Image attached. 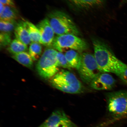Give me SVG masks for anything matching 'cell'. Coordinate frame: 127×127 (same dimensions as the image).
Masks as SVG:
<instances>
[{
  "mask_svg": "<svg viewBox=\"0 0 127 127\" xmlns=\"http://www.w3.org/2000/svg\"><path fill=\"white\" fill-rule=\"evenodd\" d=\"M92 41L94 55L100 71L102 73H112L116 74L123 62L104 42L97 39H94Z\"/></svg>",
  "mask_w": 127,
  "mask_h": 127,
  "instance_id": "cell-1",
  "label": "cell"
},
{
  "mask_svg": "<svg viewBox=\"0 0 127 127\" xmlns=\"http://www.w3.org/2000/svg\"><path fill=\"white\" fill-rule=\"evenodd\" d=\"M46 18L57 35L70 34L77 36L79 34L75 23L64 12L58 10L52 11L48 14Z\"/></svg>",
  "mask_w": 127,
  "mask_h": 127,
  "instance_id": "cell-2",
  "label": "cell"
},
{
  "mask_svg": "<svg viewBox=\"0 0 127 127\" xmlns=\"http://www.w3.org/2000/svg\"><path fill=\"white\" fill-rule=\"evenodd\" d=\"M50 82L55 88L65 93L77 94L84 91L83 86L77 77L70 71L65 70L59 71Z\"/></svg>",
  "mask_w": 127,
  "mask_h": 127,
  "instance_id": "cell-3",
  "label": "cell"
},
{
  "mask_svg": "<svg viewBox=\"0 0 127 127\" xmlns=\"http://www.w3.org/2000/svg\"><path fill=\"white\" fill-rule=\"evenodd\" d=\"M58 52L53 48H47L40 58L36 65V69L43 78H51L59 71L60 66L57 58Z\"/></svg>",
  "mask_w": 127,
  "mask_h": 127,
  "instance_id": "cell-4",
  "label": "cell"
},
{
  "mask_svg": "<svg viewBox=\"0 0 127 127\" xmlns=\"http://www.w3.org/2000/svg\"><path fill=\"white\" fill-rule=\"evenodd\" d=\"M107 96L108 111L115 120L127 118V91L112 92Z\"/></svg>",
  "mask_w": 127,
  "mask_h": 127,
  "instance_id": "cell-5",
  "label": "cell"
},
{
  "mask_svg": "<svg viewBox=\"0 0 127 127\" xmlns=\"http://www.w3.org/2000/svg\"><path fill=\"white\" fill-rule=\"evenodd\" d=\"M81 55L80 63L77 70L82 81L90 85L102 72L98 67L94 55L84 52Z\"/></svg>",
  "mask_w": 127,
  "mask_h": 127,
  "instance_id": "cell-6",
  "label": "cell"
},
{
  "mask_svg": "<svg viewBox=\"0 0 127 127\" xmlns=\"http://www.w3.org/2000/svg\"><path fill=\"white\" fill-rule=\"evenodd\" d=\"M52 46L53 49L62 52L70 49L78 52H82L88 49L87 43L77 36L67 34L57 35L55 37Z\"/></svg>",
  "mask_w": 127,
  "mask_h": 127,
  "instance_id": "cell-7",
  "label": "cell"
},
{
  "mask_svg": "<svg viewBox=\"0 0 127 127\" xmlns=\"http://www.w3.org/2000/svg\"><path fill=\"white\" fill-rule=\"evenodd\" d=\"M38 127H77L63 111L57 110Z\"/></svg>",
  "mask_w": 127,
  "mask_h": 127,
  "instance_id": "cell-8",
  "label": "cell"
},
{
  "mask_svg": "<svg viewBox=\"0 0 127 127\" xmlns=\"http://www.w3.org/2000/svg\"><path fill=\"white\" fill-rule=\"evenodd\" d=\"M116 80L107 73H101L90 84L94 89L98 90H109L115 86Z\"/></svg>",
  "mask_w": 127,
  "mask_h": 127,
  "instance_id": "cell-9",
  "label": "cell"
},
{
  "mask_svg": "<svg viewBox=\"0 0 127 127\" xmlns=\"http://www.w3.org/2000/svg\"><path fill=\"white\" fill-rule=\"evenodd\" d=\"M36 26L40 33V44L46 46H52L55 33L47 18L39 22Z\"/></svg>",
  "mask_w": 127,
  "mask_h": 127,
  "instance_id": "cell-10",
  "label": "cell"
},
{
  "mask_svg": "<svg viewBox=\"0 0 127 127\" xmlns=\"http://www.w3.org/2000/svg\"><path fill=\"white\" fill-rule=\"evenodd\" d=\"M16 38L28 45L31 44V41L29 34L25 26V22L21 21L17 23L14 30Z\"/></svg>",
  "mask_w": 127,
  "mask_h": 127,
  "instance_id": "cell-11",
  "label": "cell"
},
{
  "mask_svg": "<svg viewBox=\"0 0 127 127\" xmlns=\"http://www.w3.org/2000/svg\"><path fill=\"white\" fill-rule=\"evenodd\" d=\"M64 55L71 68L77 69L80 63L81 54L75 50H71L66 52Z\"/></svg>",
  "mask_w": 127,
  "mask_h": 127,
  "instance_id": "cell-12",
  "label": "cell"
},
{
  "mask_svg": "<svg viewBox=\"0 0 127 127\" xmlns=\"http://www.w3.org/2000/svg\"><path fill=\"white\" fill-rule=\"evenodd\" d=\"M13 58L23 65L28 68L32 67L33 60L29 53L26 52L14 55L12 56Z\"/></svg>",
  "mask_w": 127,
  "mask_h": 127,
  "instance_id": "cell-13",
  "label": "cell"
},
{
  "mask_svg": "<svg viewBox=\"0 0 127 127\" xmlns=\"http://www.w3.org/2000/svg\"><path fill=\"white\" fill-rule=\"evenodd\" d=\"M25 23L31 42L39 43L40 44L41 38L40 33L37 27L28 21H25Z\"/></svg>",
  "mask_w": 127,
  "mask_h": 127,
  "instance_id": "cell-14",
  "label": "cell"
},
{
  "mask_svg": "<svg viewBox=\"0 0 127 127\" xmlns=\"http://www.w3.org/2000/svg\"><path fill=\"white\" fill-rule=\"evenodd\" d=\"M18 16V12L15 7L5 5L3 10L0 14V20L15 21Z\"/></svg>",
  "mask_w": 127,
  "mask_h": 127,
  "instance_id": "cell-15",
  "label": "cell"
},
{
  "mask_svg": "<svg viewBox=\"0 0 127 127\" xmlns=\"http://www.w3.org/2000/svg\"><path fill=\"white\" fill-rule=\"evenodd\" d=\"M77 7L88 8L101 5L105 0H70Z\"/></svg>",
  "mask_w": 127,
  "mask_h": 127,
  "instance_id": "cell-16",
  "label": "cell"
},
{
  "mask_svg": "<svg viewBox=\"0 0 127 127\" xmlns=\"http://www.w3.org/2000/svg\"><path fill=\"white\" fill-rule=\"evenodd\" d=\"M28 50L27 45L16 38L12 41L8 48V51L14 55L26 52Z\"/></svg>",
  "mask_w": 127,
  "mask_h": 127,
  "instance_id": "cell-17",
  "label": "cell"
},
{
  "mask_svg": "<svg viewBox=\"0 0 127 127\" xmlns=\"http://www.w3.org/2000/svg\"><path fill=\"white\" fill-rule=\"evenodd\" d=\"M42 52V47L40 43L32 42L29 49V53L33 60L36 61L39 58Z\"/></svg>",
  "mask_w": 127,
  "mask_h": 127,
  "instance_id": "cell-18",
  "label": "cell"
},
{
  "mask_svg": "<svg viewBox=\"0 0 127 127\" xmlns=\"http://www.w3.org/2000/svg\"><path fill=\"white\" fill-rule=\"evenodd\" d=\"M16 21L0 20V30L2 32L11 33L15 30L17 23Z\"/></svg>",
  "mask_w": 127,
  "mask_h": 127,
  "instance_id": "cell-19",
  "label": "cell"
},
{
  "mask_svg": "<svg viewBox=\"0 0 127 127\" xmlns=\"http://www.w3.org/2000/svg\"><path fill=\"white\" fill-rule=\"evenodd\" d=\"M57 58L60 67L69 70H70L72 68L68 63L65 55L63 54L62 52H58Z\"/></svg>",
  "mask_w": 127,
  "mask_h": 127,
  "instance_id": "cell-20",
  "label": "cell"
},
{
  "mask_svg": "<svg viewBox=\"0 0 127 127\" xmlns=\"http://www.w3.org/2000/svg\"><path fill=\"white\" fill-rule=\"evenodd\" d=\"M10 33L2 32L0 34V45L1 47L9 45L12 42Z\"/></svg>",
  "mask_w": 127,
  "mask_h": 127,
  "instance_id": "cell-21",
  "label": "cell"
},
{
  "mask_svg": "<svg viewBox=\"0 0 127 127\" xmlns=\"http://www.w3.org/2000/svg\"><path fill=\"white\" fill-rule=\"evenodd\" d=\"M0 2L4 5L15 7V5L13 0H0Z\"/></svg>",
  "mask_w": 127,
  "mask_h": 127,
  "instance_id": "cell-22",
  "label": "cell"
},
{
  "mask_svg": "<svg viewBox=\"0 0 127 127\" xmlns=\"http://www.w3.org/2000/svg\"><path fill=\"white\" fill-rule=\"evenodd\" d=\"M5 5L0 2V14L1 13L3 10L4 9Z\"/></svg>",
  "mask_w": 127,
  "mask_h": 127,
  "instance_id": "cell-23",
  "label": "cell"
},
{
  "mask_svg": "<svg viewBox=\"0 0 127 127\" xmlns=\"http://www.w3.org/2000/svg\"><path fill=\"white\" fill-rule=\"evenodd\" d=\"M127 3V0H122L120 5L122 6Z\"/></svg>",
  "mask_w": 127,
  "mask_h": 127,
  "instance_id": "cell-24",
  "label": "cell"
}]
</instances>
